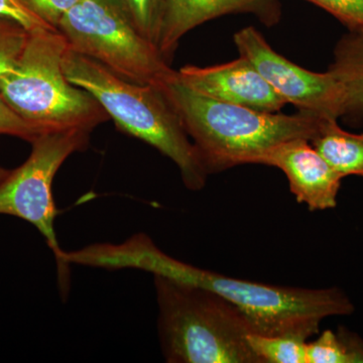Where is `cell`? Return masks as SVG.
Masks as SVG:
<instances>
[{
    "label": "cell",
    "instance_id": "obj_1",
    "mask_svg": "<svg viewBox=\"0 0 363 363\" xmlns=\"http://www.w3.org/2000/svg\"><path fill=\"white\" fill-rule=\"evenodd\" d=\"M160 87L180 116L209 175L257 164L267 150L286 140H311L325 121L306 112L269 113L217 101L184 85L177 71Z\"/></svg>",
    "mask_w": 363,
    "mask_h": 363
},
{
    "label": "cell",
    "instance_id": "obj_2",
    "mask_svg": "<svg viewBox=\"0 0 363 363\" xmlns=\"http://www.w3.org/2000/svg\"><path fill=\"white\" fill-rule=\"evenodd\" d=\"M145 272L214 291L245 317L252 333L290 336L307 340L319 333L325 318L350 315V298L338 288L305 289L266 285L230 278L174 259L159 247L147 250Z\"/></svg>",
    "mask_w": 363,
    "mask_h": 363
},
{
    "label": "cell",
    "instance_id": "obj_3",
    "mask_svg": "<svg viewBox=\"0 0 363 363\" xmlns=\"http://www.w3.org/2000/svg\"><path fill=\"white\" fill-rule=\"evenodd\" d=\"M63 70L72 84L89 92L116 128L147 143L178 167L186 188L200 191L209 176L180 116L160 85L119 77L95 60L67 48Z\"/></svg>",
    "mask_w": 363,
    "mask_h": 363
},
{
    "label": "cell",
    "instance_id": "obj_4",
    "mask_svg": "<svg viewBox=\"0 0 363 363\" xmlns=\"http://www.w3.org/2000/svg\"><path fill=\"white\" fill-rule=\"evenodd\" d=\"M162 354L169 363H260L242 313L214 291L154 277Z\"/></svg>",
    "mask_w": 363,
    "mask_h": 363
},
{
    "label": "cell",
    "instance_id": "obj_5",
    "mask_svg": "<svg viewBox=\"0 0 363 363\" xmlns=\"http://www.w3.org/2000/svg\"><path fill=\"white\" fill-rule=\"evenodd\" d=\"M67 48L59 30L30 33L14 70L0 78V92L18 116L44 133H92L109 116L89 92L66 77Z\"/></svg>",
    "mask_w": 363,
    "mask_h": 363
},
{
    "label": "cell",
    "instance_id": "obj_6",
    "mask_svg": "<svg viewBox=\"0 0 363 363\" xmlns=\"http://www.w3.org/2000/svg\"><path fill=\"white\" fill-rule=\"evenodd\" d=\"M58 30L73 51L131 82L160 85L175 72L138 30L123 0H80Z\"/></svg>",
    "mask_w": 363,
    "mask_h": 363
},
{
    "label": "cell",
    "instance_id": "obj_7",
    "mask_svg": "<svg viewBox=\"0 0 363 363\" xmlns=\"http://www.w3.org/2000/svg\"><path fill=\"white\" fill-rule=\"evenodd\" d=\"M90 133L82 130L42 133L30 143L33 149L28 160L0 183V215L23 219L44 236L56 259L62 292L68 288L69 274L64 269V250L55 230L58 212L52 182L71 155L87 147Z\"/></svg>",
    "mask_w": 363,
    "mask_h": 363
},
{
    "label": "cell",
    "instance_id": "obj_8",
    "mask_svg": "<svg viewBox=\"0 0 363 363\" xmlns=\"http://www.w3.org/2000/svg\"><path fill=\"white\" fill-rule=\"evenodd\" d=\"M240 56L252 62L264 80L286 104L298 111L325 119L344 114L343 90L330 72L317 73L296 65L281 56L252 26L233 35Z\"/></svg>",
    "mask_w": 363,
    "mask_h": 363
},
{
    "label": "cell",
    "instance_id": "obj_9",
    "mask_svg": "<svg viewBox=\"0 0 363 363\" xmlns=\"http://www.w3.org/2000/svg\"><path fill=\"white\" fill-rule=\"evenodd\" d=\"M177 77L204 96L257 111L277 113L288 104L252 62L241 56L221 65L184 66L177 71Z\"/></svg>",
    "mask_w": 363,
    "mask_h": 363
},
{
    "label": "cell",
    "instance_id": "obj_10",
    "mask_svg": "<svg viewBox=\"0 0 363 363\" xmlns=\"http://www.w3.org/2000/svg\"><path fill=\"white\" fill-rule=\"evenodd\" d=\"M257 164L278 168L285 174L291 192L310 211L332 209L343 177L305 138L286 140L267 150Z\"/></svg>",
    "mask_w": 363,
    "mask_h": 363
},
{
    "label": "cell",
    "instance_id": "obj_11",
    "mask_svg": "<svg viewBox=\"0 0 363 363\" xmlns=\"http://www.w3.org/2000/svg\"><path fill=\"white\" fill-rule=\"evenodd\" d=\"M233 13H252L272 26L281 18L279 0H164L157 47L169 64L179 42L206 21Z\"/></svg>",
    "mask_w": 363,
    "mask_h": 363
},
{
    "label": "cell",
    "instance_id": "obj_12",
    "mask_svg": "<svg viewBox=\"0 0 363 363\" xmlns=\"http://www.w3.org/2000/svg\"><path fill=\"white\" fill-rule=\"evenodd\" d=\"M328 71L342 87L343 116L363 118V30H348L341 37Z\"/></svg>",
    "mask_w": 363,
    "mask_h": 363
},
{
    "label": "cell",
    "instance_id": "obj_13",
    "mask_svg": "<svg viewBox=\"0 0 363 363\" xmlns=\"http://www.w3.org/2000/svg\"><path fill=\"white\" fill-rule=\"evenodd\" d=\"M338 119H325L310 140L325 161L340 174L363 177V133H351L337 123Z\"/></svg>",
    "mask_w": 363,
    "mask_h": 363
},
{
    "label": "cell",
    "instance_id": "obj_14",
    "mask_svg": "<svg viewBox=\"0 0 363 363\" xmlns=\"http://www.w3.org/2000/svg\"><path fill=\"white\" fill-rule=\"evenodd\" d=\"M307 363H363V339L344 327L307 342Z\"/></svg>",
    "mask_w": 363,
    "mask_h": 363
},
{
    "label": "cell",
    "instance_id": "obj_15",
    "mask_svg": "<svg viewBox=\"0 0 363 363\" xmlns=\"http://www.w3.org/2000/svg\"><path fill=\"white\" fill-rule=\"evenodd\" d=\"M247 342L260 363H307V340L250 333Z\"/></svg>",
    "mask_w": 363,
    "mask_h": 363
},
{
    "label": "cell",
    "instance_id": "obj_16",
    "mask_svg": "<svg viewBox=\"0 0 363 363\" xmlns=\"http://www.w3.org/2000/svg\"><path fill=\"white\" fill-rule=\"evenodd\" d=\"M30 33L16 21L0 18V78L14 70Z\"/></svg>",
    "mask_w": 363,
    "mask_h": 363
},
{
    "label": "cell",
    "instance_id": "obj_17",
    "mask_svg": "<svg viewBox=\"0 0 363 363\" xmlns=\"http://www.w3.org/2000/svg\"><path fill=\"white\" fill-rule=\"evenodd\" d=\"M143 37L157 44L164 0H123Z\"/></svg>",
    "mask_w": 363,
    "mask_h": 363
},
{
    "label": "cell",
    "instance_id": "obj_18",
    "mask_svg": "<svg viewBox=\"0 0 363 363\" xmlns=\"http://www.w3.org/2000/svg\"><path fill=\"white\" fill-rule=\"evenodd\" d=\"M337 18L347 30H363V0H307Z\"/></svg>",
    "mask_w": 363,
    "mask_h": 363
},
{
    "label": "cell",
    "instance_id": "obj_19",
    "mask_svg": "<svg viewBox=\"0 0 363 363\" xmlns=\"http://www.w3.org/2000/svg\"><path fill=\"white\" fill-rule=\"evenodd\" d=\"M45 133L37 126L28 123L9 106L0 92V135L16 136L32 143L38 136Z\"/></svg>",
    "mask_w": 363,
    "mask_h": 363
},
{
    "label": "cell",
    "instance_id": "obj_20",
    "mask_svg": "<svg viewBox=\"0 0 363 363\" xmlns=\"http://www.w3.org/2000/svg\"><path fill=\"white\" fill-rule=\"evenodd\" d=\"M47 25L58 30L60 21L80 0H20Z\"/></svg>",
    "mask_w": 363,
    "mask_h": 363
},
{
    "label": "cell",
    "instance_id": "obj_21",
    "mask_svg": "<svg viewBox=\"0 0 363 363\" xmlns=\"http://www.w3.org/2000/svg\"><path fill=\"white\" fill-rule=\"evenodd\" d=\"M0 18L16 21L30 33L45 30H58L47 25L32 11H28L20 0H0Z\"/></svg>",
    "mask_w": 363,
    "mask_h": 363
},
{
    "label": "cell",
    "instance_id": "obj_22",
    "mask_svg": "<svg viewBox=\"0 0 363 363\" xmlns=\"http://www.w3.org/2000/svg\"><path fill=\"white\" fill-rule=\"evenodd\" d=\"M9 172L11 171H9V169H6L0 167V183H1V182L6 178V176L9 175Z\"/></svg>",
    "mask_w": 363,
    "mask_h": 363
}]
</instances>
